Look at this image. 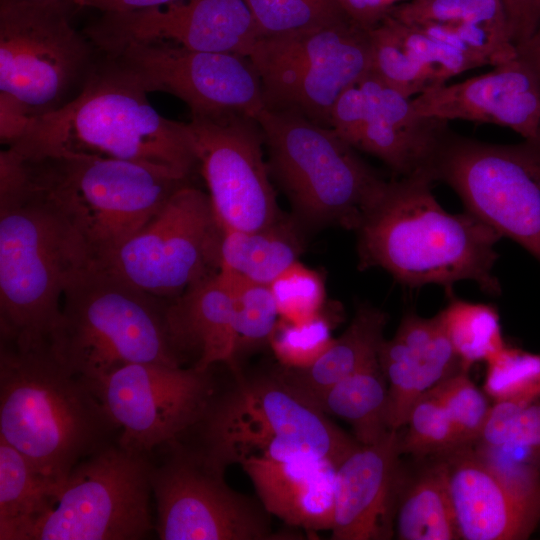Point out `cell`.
Returning a JSON list of instances; mask_svg holds the SVG:
<instances>
[{
  "instance_id": "cell-41",
  "label": "cell",
  "mask_w": 540,
  "mask_h": 540,
  "mask_svg": "<svg viewBox=\"0 0 540 540\" xmlns=\"http://www.w3.org/2000/svg\"><path fill=\"white\" fill-rule=\"evenodd\" d=\"M332 322L324 310L302 324L279 319L269 346L281 366L304 369L315 363L331 345Z\"/></svg>"
},
{
  "instance_id": "cell-25",
  "label": "cell",
  "mask_w": 540,
  "mask_h": 540,
  "mask_svg": "<svg viewBox=\"0 0 540 540\" xmlns=\"http://www.w3.org/2000/svg\"><path fill=\"white\" fill-rule=\"evenodd\" d=\"M168 335L183 362L207 371L217 363L235 370V305L220 271L190 285L164 306Z\"/></svg>"
},
{
  "instance_id": "cell-43",
  "label": "cell",
  "mask_w": 540,
  "mask_h": 540,
  "mask_svg": "<svg viewBox=\"0 0 540 540\" xmlns=\"http://www.w3.org/2000/svg\"><path fill=\"white\" fill-rule=\"evenodd\" d=\"M511 39L517 47L528 40L540 22V0H501Z\"/></svg>"
},
{
  "instance_id": "cell-1",
  "label": "cell",
  "mask_w": 540,
  "mask_h": 540,
  "mask_svg": "<svg viewBox=\"0 0 540 540\" xmlns=\"http://www.w3.org/2000/svg\"><path fill=\"white\" fill-rule=\"evenodd\" d=\"M423 175L386 181L357 228L359 269L379 267L409 287L461 280L501 293L493 269L500 234L468 211H445Z\"/></svg>"
},
{
  "instance_id": "cell-48",
  "label": "cell",
  "mask_w": 540,
  "mask_h": 540,
  "mask_svg": "<svg viewBox=\"0 0 540 540\" xmlns=\"http://www.w3.org/2000/svg\"><path fill=\"white\" fill-rule=\"evenodd\" d=\"M14 1H25V2H30V3L40 4V5L52 6V7L63 9L70 13H73L76 10V7L74 5V0H14Z\"/></svg>"
},
{
  "instance_id": "cell-20",
  "label": "cell",
  "mask_w": 540,
  "mask_h": 540,
  "mask_svg": "<svg viewBox=\"0 0 540 540\" xmlns=\"http://www.w3.org/2000/svg\"><path fill=\"white\" fill-rule=\"evenodd\" d=\"M400 434L390 430L374 444H360L336 468L333 540H388L404 468Z\"/></svg>"
},
{
  "instance_id": "cell-23",
  "label": "cell",
  "mask_w": 540,
  "mask_h": 540,
  "mask_svg": "<svg viewBox=\"0 0 540 540\" xmlns=\"http://www.w3.org/2000/svg\"><path fill=\"white\" fill-rule=\"evenodd\" d=\"M378 361L388 384V423L405 426L415 402L448 376L463 370L437 315H404L393 338L382 342Z\"/></svg>"
},
{
  "instance_id": "cell-35",
  "label": "cell",
  "mask_w": 540,
  "mask_h": 540,
  "mask_svg": "<svg viewBox=\"0 0 540 540\" xmlns=\"http://www.w3.org/2000/svg\"><path fill=\"white\" fill-rule=\"evenodd\" d=\"M247 3L261 38L311 31L351 20L337 0H247Z\"/></svg>"
},
{
  "instance_id": "cell-19",
  "label": "cell",
  "mask_w": 540,
  "mask_h": 540,
  "mask_svg": "<svg viewBox=\"0 0 540 540\" xmlns=\"http://www.w3.org/2000/svg\"><path fill=\"white\" fill-rule=\"evenodd\" d=\"M412 106L421 117L498 125L524 139L540 136V82L518 57L482 75L429 87Z\"/></svg>"
},
{
  "instance_id": "cell-2",
  "label": "cell",
  "mask_w": 540,
  "mask_h": 540,
  "mask_svg": "<svg viewBox=\"0 0 540 540\" xmlns=\"http://www.w3.org/2000/svg\"><path fill=\"white\" fill-rule=\"evenodd\" d=\"M7 147L26 159L85 154L166 167L187 176L197 165L187 123L159 114L136 78L100 52L81 92L59 110L34 118Z\"/></svg>"
},
{
  "instance_id": "cell-24",
  "label": "cell",
  "mask_w": 540,
  "mask_h": 540,
  "mask_svg": "<svg viewBox=\"0 0 540 540\" xmlns=\"http://www.w3.org/2000/svg\"><path fill=\"white\" fill-rule=\"evenodd\" d=\"M238 464L265 510L308 534L332 530L336 466L311 456L276 460L249 456Z\"/></svg>"
},
{
  "instance_id": "cell-15",
  "label": "cell",
  "mask_w": 540,
  "mask_h": 540,
  "mask_svg": "<svg viewBox=\"0 0 540 540\" xmlns=\"http://www.w3.org/2000/svg\"><path fill=\"white\" fill-rule=\"evenodd\" d=\"M85 382L118 431V444L143 454L197 425L215 394L210 370L157 363L127 364Z\"/></svg>"
},
{
  "instance_id": "cell-29",
  "label": "cell",
  "mask_w": 540,
  "mask_h": 540,
  "mask_svg": "<svg viewBox=\"0 0 540 540\" xmlns=\"http://www.w3.org/2000/svg\"><path fill=\"white\" fill-rule=\"evenodd\" d=\"M304 244L295 223L281 217L258 230L222 228L220 269L269 285L299 260Z\"/></svg>"
},
{
  "instance_id": "cell-37",
  "label": "cell",
  "mask_w": 540,
  "mask_h": 540,
  "mask_svg": "<svg viewBox=\"0 0 540 540\" xmlns=\"http://www.w3.org/2000/svg\"><path fill=\"white\" fill-rule=\"evenodd\" d=\"M369 35L371 72L411 98L434 86L431 73L410 55L384 19L369 29Z\"/></svg>"
},
{
  "instance_id": "cell-11",
  "label": "cell",
  "mask_w": 540,
  "mask_h": 540,
  "mask_svg": "<svg viewBox=\"0 0 540 540\" xmlns=\"http://www.w3.org/2000/svg\"><path fill=\"white\" fill-rule=\"evenodd\" d=\"M72 13L0 0V93L32 120L59 110L83 89L99 52L70 22Z\"/></svg>"
},
{
  "instance_id": "cell-26",
  "label": "cell",
  "mask_w": 540,
  "mask_h": 540,
  "mask_svg": "<svg viewBox=\"0 0 540 540\" xmlns=\"http://www.w3.org/2000/svg\"><path fill=\"white\" fill-rule=\"evenodd\" d=\"M388 15L427 28L483 66L494 67L517 57L501 0H410L395 4Z\"/></svg>"
},
{
  "instance_id": "cell-39",
  "label": "cell",
  "mask_w": 540,
  "mask_h": 540,
  "mask_svg": "<svg viewBox=\"0 0 540 540\" xmlns=\"http://www.w3.org/2000/svg\"><path fill=\"white\" fill-rule=\"evenodd\" d=\"M446 410L465 446L478 440L492 404L489 396L460 370L428 390Z\"/></svg>"
},
{
  "instance_id": "cell-31",
  "label": "cell",
  "mask_w": 540,
  "mask_h": 540,
  "mask_svg": "<svg viewBox=\"0 0 540 540\" xmlns=\"http://www.w3.org/2000/svg\"><path fill=\"white\" fill-rule=\"evenodd\" d=\"M50 491L27 459L0 438V539L22 540Z\"/></svg>"
},
{
  "instance_id": "cell-6",
  "label": "cell",
  "mask_w": 540,
  "mask_h": 540,
  "mask_svg": "<svg viewBox=\"0 0 540 540\" xmlns=\"http://www.w3.org/2000/svg\"><path fill=\"white\" fill-rule=\"evenodd\" d=\"M62 300L49 349L73 375L91 381L132 363L182 366L164 306L117 274L93 262L75 275Z\"/></svg>"
},
{
  "instance_id": "cell-8",
  "label": "cell",
  "mask_w": 540,
  "mask_h": 540,
  "mask_svg": "<svg viewBox=\"0 0 540 540\" xmlns=\"http://www.w3.org/2000/svg\"><path fill=\"white\" fill-rule=\"evenodd\" d=\"M256 121L268 167L299 217L356 231L386 180L331 127L295 110L266 107Z\"/></svg>"
},
{
  "instance_id": "cell-4",
  "label": "cell",
  "mask_w": 540,
  "mask_h": 540,
  "mask_svg": "<svg viewBox=\"0 0 540 540\" xmlns=\"http://www.w3.org/2000/svg\"><path fill=\"white\" fill-rule=\"evenodd\" d=\"M21 158L22 193L60 214L94 262L127 242L189 183V176L178 171L115 158L85 154Z\"/></svg>"
},
{
  "instance_id": "cell-30",
  "label": "cell",
  "mask_w": 540,
  "mask_h": 540,
  "mask_svg": "<svg viewBox=\"0 0 540 540\" xmlns=\"http://www.w3.org/2000/svg\"><path fill=\"white\" fill-rule=\"evenodd\" d=\"M304 400L346 421L362 445L378 442L391 430L388 384L379 361Z\"/></svg>"
},
{
  "instance_id": "cell-21",
  "label": "cell",
  "mask_w": 540,
  "mask_h": 540,
  "mask_svg": "<svg viewBox=\"0 0 540 540\" xmlns=\"http://www.w3.org/2000/svg\"><path fill=\"white\" fill-rule=\"evenodd\" d=\"M357 85L361 110L346 142L380 159L397 177L421 174L449 122L417 115L411 97L371 71Z\"/></svg>"
},
{
  "instance_id": "cell-9",
  "label": "cell",
  "mask_w": 540,
  "mask_h": 540,
  "mask_svg": "<svg viewBox=\"0 0 540 540\" xmlns=\"http://www.w3.org/2000/svg\"><path fill=\"white\" fill-rule=\"evenodd\" d=\"M152 467L116 441L81 460L54 486L22 540H138L153 524Z\"/></svg>"
},
{
  "instance_id": "cell-14",
  "label": "cell",
  "mask_w": 540,
  "mask_h": 540,
  "mask_svg": "<svg viewBox=\"0 0 540 540\" xmlns=\"http://www.w3.org/2000/svg\"><path fill=\"white\" fill-rule=\"evenodd\" d=\"M169 445L174 448L170 457L151 471L159 539H279L260 500L228 486L226 468L202 448L189 449L178 440Z\"/></svg>"
},
{
  "instance_id": "cell-27",
  "label": "cell",
  "mask_w": 540,
  "mask_h": 540,
  "mask_svg": "<svg viewBox=\"0 0 540 540\" xmlns=\"http://www.w3.org/2000/svg\"><path fill=\"white\" fill-rule=\"evenodd\" d=\"M387 315L369 305L358 306L349 326L311 366H281L274 374L293 392L306 399L378 361Z\"/></svg>"
},
{
  "instance_id": "cell-33",
  "label": "cell",
  "mask_w": 540,
  "mask_h": 540,
  "mask_svg": "<svg viewBox=\"0 0 540 540\" xmlns=\"http://www.w3.org/2000/svg\"><path fill=\"white\" fill-rule=\"evenodd\" d=\"M473 446L498 451L540 473V399L495 401Z\"/></svg>"
},
{
  "instance_id": "cell-12",
  "label": "cell",
  "mask_w": 540,
  "mask_h": 540,
  "mask_svg": "<svg viewBox=\"0 0 540 540\" xmlns=\"http://www.w3.org/2000/svg\"><path fill=\"white\" fill-rule=\"evenodd\" d=\"M252 61L261 79L266 107L295 110L329 126L337 98L371 69L369 30L348 20L263 38Z\"/></svg>"
},
{
  "instance_id": "cell-13",
  "label": "cell",
  "mask_w": 540,
  "mask_h": 540,
  "mask_svg": "<svg viewBox=\"0 0 540 540\" xmlns=\"http://www.w3.org/2000/svg\"><path fill=\"white\" fill-rule=\"evenodd\" d=\"M221 241L209 195L187 183L141 230L95 263L151 296L171 300L219 271Z\"/></svg>"
},
{
  "instance_id": "cell-22",
  "label": "cell",
  "mask_w": 540,
  "mask_h": 540,
  "mask_svg": "<svg viewBox=\"0 0 540 540\" xmlns=\"http://www.w3.org/2000/svg\"><path fill=\"white\" fill-rule=\"evenodd\" d=\"M460 539H526L540 522V507L507 486L472 446L443 456Z\"/></svg>"
},
{
  "instance_id": "cell-34",
  "label": "cell",
  "mask_w": 540,
  "mask_h": 540,
  "mask_svg": "<svg viewBox=\"0 0 540 540\" xmlns=\"http://www.w3.org/2000/svg\"><path fill=\"white\" fill-rule=\"evenodd\" d=\"M228 282L235 305V370L241 373L239 361L269 345L271 335L280 319L269 285L246 280L239 275L219 269Z\"/></svg>"
},
{
  "instance_id": "cell-17",
  "label": "cell",
  "mask_w": 540,
  "mask_h": 540,
  "mask_svg": "<svg viewBox=\"0 0 540 540\" xmlns=\"http://www.w3.org/2000/svg\"><path fill=\"white\" fill-rule=\"evenodd\" d=\"M187 128L221 228L258 230L282 217L255 119L240 115L191 118Z\"/></svg>"
},
{
  "instance_id": "cell-18",
  "label": "cell",
  "mask_w": 540,
  "mask_h": 540,
  "mask_svg": "<svg viewBox=\"0 0 540 540\" xmlns=\"http://www.w3.org/2000/svg\"><path fill=\"white\" fill-rule=\"evenodd\" d=\"M84 33L101 53L131 41L159 40L247 58L261 38L247 0H178L139 11L104 13Z\"/></svg>"
},
{
  "instance_id": "cell-38",
  "label": "cell",
  "mask_w": 540,
  "mask_h": 540,
  "mask_svg": "<svg viewBox=\"0 0 540 540\" xmlns=\"http://www.w3.org/2000/svg\"><path fill=\"white\" fill-rule=\"evenodd\" d=\"M486 365L483 388L493 402L540 399V354L506 345Z\"/></svg>"
},
{
  "instance_id": "cell-40",
  "label": "cell",
  "mask_w": 540,
  "mask_h": 540,
  "mask_svg": "<svg viewBox=\"0 0 540 540\" xmlns=\"http://www.w3.org/2000/svg\"><path fill=\"white\" fill-rule=\"evenodd\" d=\"M269 287L280 319L302 324L318 316L326 301V286L321 274L299 260L277 276Z\"/></svg>"
},
{
  "instance_id": "cell-36",
  "label": "cell",
  "mask_w": 540,
  "mask_h": 540,
  "mask_svg": "<svg viewBox=\"0 0 540 540\" xmlns=\"http://www.w3.org/2000/svg\"><path fill=\"white\" fill-rule=\"evenodd\" d=\"M405 425L400 449L416 459L445 456L465 446L446 410L429 392L415 402Z\"/></svg>"
},
{
  "instance_id": "cell-44",
  "label": "cell",
  "mask_w": 540,
  "mask_h": 540,
  "mask_svg": "<svg viewBox=\"0 0 540 540\" xmlns=\"http://www.w3.org/2000/svg\"><path fill=\"white\" fill-rule=\"evenodd\" d=\"M32 118L12 97L0 93V140L10 146L26 132Z\"/></svg>"
},
{
  "instance_id": "cell-42",
  "label": "cell",
  "mask_w": 540,
  "mask_h": 540,
  "mask_svg": "<svg viewBox=\"0 0 540 540\" xmlns=\"http://www.w3.org/2000/svg\"><path fill=\"white\" fill-rule=\"evenodd\" d=\"M384 20L410 55L431 73L434 86L445 84L460 73L480 67L468 54L415 27L406 25L388 14Z\"/></svg>"
},
{
  "instance_id": "cell-10",
  "label": "cell",
  "mask_w": 540,
  "mask_h": 540,
  "mask_svg": "<svg viewBox=\"0 0 540 540\" xmlns=\"http://www.w3.org/2000/svg\"><path fill=\"white\" fill-rule=\"evenodd\" d=\"M422 175L448 185L466 211L540 261V136L496 144L449 127Z\"/></svg>"
},
{
  "instance_id": "cell-7",
  "label": "cell",
  "mask_w": 540,
  "mask_h": 540,
  "mask_svg": "<svg viewBox=\"0 0 540 540\" xmlns=\"http://www.w3.org/2000/svg\"><path fill=\"white\" fill-rule=\"evenodd\" d=\"M236 383L213 398L202 420L203 447L226 468L249 456L276 460L311 456L336 467L360 443L273 373Z\"/></svg>"
},
{
  "instance_id": "cell-28",
  "label": "cell",
  "mask_w": 540,
  "mask_h": 540,
  "mask_svg": "<svg viewBox=\"0 0 540 540\" xmlns=\"http://www.w3.org/2000/svg\"><path fill=\"white\" fill-rule=\"evenodd\" d=\"M404 470L395 532L401 540L460 539L443 456L433 457L415 474Z\"/></svg>"
},
{
  "instance_id": "cell-47",
  "label": "cell",
  "mask_w": 540,
  "mask_h": 540,
  "mask_svg": "<svg viewBox=\"0 0 540 540\" xmlns=\"http://www.w3.org/2000/svg\"><path fill=\"white\" fill-rule=\"evenodd\" d=\"M516 50L517 57L531 68L540 82V22L532 36Z\"/></svg>"
},
{
  "instance_id": "cell-32",
  "label": "cell",
  "mask_w": 540,
  "mask_h": 540,
  "mask_svg": "<svg viewBox=\"0 0 540 540\" xmlns=\"http://www.w3.org/2000/svg\"><path fill=\"white\" fill-rule=\"evenodd\" d=\"M447 305L437 314L442 327L459 357L464 371L478 362H487L507 344L499 314L490 304L459 299L447 293Z\"/></svg>"
},
{
  "instance_id": "cell-45",
  "label": "cell",
  "mask_w": 540,
  "mask_h": 540,
  "mask_svg": "<svg viewBox=\"0 0 540 540\" xmlns=\"http://www.w3.org/2000/svg\"><path fill=\"white\" fill-rule=\"evenodd\" d=\"M347 16L369 30L378 25L397 0H337Z\"/></svg>"
},
{
  "instance_id": "cell-46",
  "label": "cell",
  "mask_w": 540,
  "mask_h": 540,
  "mask_svg": "<svg viewBox=\"0 0 540 540\" xmlns=\"http://www.w3.org/2000/svg\"><path fill=\"white\" fill-rule=\"evenodd\" d=\"M178 0H74L77 8H92L104 13H125L166 5Z\"/></svg>"
},
{
  "instance_id": "cell-16",
  "label": "cell",
  "mask_w": 540,
  "mask_h": 540,
  "mask_svg": "<svg viewBox=\"0 0 540 540\" xmlns=\"http://www.w3.org/2000/svg\"><path fill=\"white\" fill-rule=\"evenodd\" d=\"M149 92L182 100L191 118L240 115L257 119L266 108L260 77L249 58L195 51L159 40L131 41L110 52Z\"/></svg>"
},
{
  "instance_id": "cell-5",
  "label": "cell",
  "mask_w": 540,
  "mask_h": 540,
  "mask_svg": "<svg viewBox=\"0 0 540 540\" xmlns=\"http://www.w3.org/2000/svg\"><path fill=\"white\" fill-rule=\"evenodd\" d=\"M93 262L80 236L42 200L22 193L0 201L1 343L49 348L66 288Z\"/></svg>"
},
{
  "instance_id": "cell-3",
  "label": "cell",
  "mask_w": 540,
  "mask_h": 540,
  "mask_svg": "<svg viewBox=\"0 0 540 540\" xmlns=\"http://www.w3.org/2000/svg\"><path fill=\"white\" fill-rule=\"evenodd\" d=\"M117 431L81 378L49 348L1 343L0 438L20 452L51 489Z\"/></svg>"
}]
</instances>
